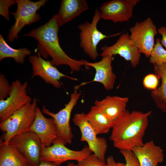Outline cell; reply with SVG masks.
Returning a JSON list of instances; mask_svg holds the SVG:
<instances>
[{
	"label": "cell",
	"mask_w": 166,
	"mask_h": 166,
	"mask_svg": "<svg viewBox=\"0 0 166 166\" xmlns=\"http://www.w3.org/2000/svg\"><path fill=\"white\" fill-rule=\"evenodd\" d=\"M59 27L55 14L46 23L33 29L23 36L30 37L37 41L38 44L35 50L37 55L46 59L49 56L51 58L50 61L54 66H69L71 73H73L79 71L83 66H85L87 60L72 59L64 51L59 41Z\"/></svg>",
	"instance_id": "cell-1"
},
{
	"label": "cell",
	"mask_w": 166,
	"mask_h": 166,
	"mask_svg": "<svg viewBox=\"0 0 166 166\" xmlns=\"http://www.w3.org/2000/svg\"><path fill=\"white\" fill-rule=\"evenodd\" d=\"M151 111L143 113L126 110L113 121L109 137L114 147L120 150H131L142 145Z\"/></svg>",
	"instance_id": "cell-2"
},
{
	"label": "cell",
	"mask_w": 166,
	"mask_h": 166,
	"mask_svg": "<svg viewBox=\"0 0 166 166\" xmlns=\"http://www.w3.org/2000/svg\"><path fill=\"white\" fill-rule=\"evenodd\" d=\"M37 101L34 98L32 102L1 121L0 128L4 134L0 143L8 144L13 137L28 131L35 118Z\"/></svg>",
	"instance_id": "cell-3"
},
{
	"label": "cell",
	"mask_w": 166,
	"mask_h": 166,
	"mask_svg": "<svg viewBox=\"0 0 166 166\" xmlns=\"http://www.w3.org/2000/svg\"><path fill=\"white\" fill-rule=\"evenodd\" d=\"M79 87L74 86L73 92L70 96L69 101L57 113H54L50 111L45 106L42 107V113L50 116L53 119L58 135L56 142H60L65 145L72 143L73 135L70 124V120L72 111L81 96V93L78 90Z\"/></svg>",
	"instance_id": "cell-4"
},
{
	"label": "cell",
	"mask_w": 166,
	"mask_h": 166,
	"mask_svg": "<svg viewBox=\"0 0 166 166\" xmlns=\"http://www.w3.org/2000/svg\"><path fill=\"white\" fill-rule=\"evenodd\" d=\"M17 8L15 12L10 13L15 20L10 30L7 37L9 41L17 39L18 34L26 25H30L39 20L40 15L37 11L45 5L47 0L33 2L30 0H16Z\"/></svg>",
	"instance_id": "cell-5"
},
{
	"label": "cell",
	"mask_w": 166,
	"mask_h": 166,
	"mask_svg": "<svg viewBox=\"0 0 166 166\" xmlns=\"http://www.w3.org/2000/svg\"><path fill=\"white\" fill-rule=\"evenodd\" d=\"M101 19L100 11L98 8H97L91 22H85L78 27L80 31V46L85 53L94 60H96L99 56L97 46L101 41L121 34L118 33L108 36L103 34L97 28L98 23Z\"/></svg>",
	"instance_id": "cell-6"
},
{
	"label": "cell",
	"mask_w": 166,
	"mask_h": 166,
	"mask_svg": "<svg viewBox=\"0 0 166 166\" xmlns=\"http://www.w3.org/2000/svg\"><path fill=\"white\" fill-rule=\"evenodd\" d=\"M88 146H85L79 150L70 149L60 142L53 143L46 147L42 145L41 160L49 162L58 166L69 160L79 162L92 154Z\"/></svg>",
	"instance_id": "cell-7"
},
{
	"label": "cell",
	"mask_w": 166,
	"mask_h": 166,
	"mask_svg": "<svg viewBox=\"0 0 166 166\" xmlns=\"http://www.w3.org/2000/svg\"><path fill=\"white\" fill-rule=\"evenodd\" d=\"M73 121L80 130L81 141L86 142L92 152L101 161L105 162V156L108 148L106 140L104 137L97 136V134L88 121L86 114L83 112L76 113Z\"/></svg>",
	"instance_id": "cell-8"
},
{
	"label": "cell",
	"mask_w": 166,
	"mask_h": 166,
	"mask_svg": "<svg viewBox=\"0 0 166 166\" xmlns=\"http://www.w3.org/2000/svg\"><path fill=\"white\" fill-rule=\"evenodd\" d=\"M130 39L138 49L147 57H149L155 45V37L157 34L156 25L152 19L148 17L136 22L129 29Z\"/></svg>",
	"instance_id": "cell-9"
},
{
	"label": "cell",
	"mask_w": 166,
	"mask_h": 166,
	"mask_svg": "<svg viewBox=\"0 0 166 166\" xmlns=\"http://www.w3.org/2000/svg\"><path fill=\"white\" fill-rule=\"evenodd\" d=\"M28 83H22L19 80L13 81L11 85L9 96L0 100V120L8 118L26 104L31 102V98L27 95Z\"/></svg>",
	"instance_id": "cell-10"
},
{
	"label": "cell",
	"mask_w": 166,
	"mask_h": 166,
	"mask_svg": "<svg viewBox=\"0 0 166 166\" xmlns=\"http://www.w3.org/2000/svg\"><path fill=\"white\" fill-rule=\"evenodd\" d=\"M9 144L18 149L29 165L37 166L40 163L42 145L34 133L28 131L24 132L13 137Z\"/></svg>",
	"instance_id": "cell-11"
},
{
	"label": "cell",
	"mask_w": 166,
	"mask_h": 166,
	"mask_svg": "<svg viewBox=\"0 0 166 166\" xmlns=\"http://www.w3.org/2000/svg\"><path fill=\"white\" fill-rule=\"evenodd\" d=\"M140 0H112L104 2L100 7L101 18L114 22L128 21L134 7Z\"/></svg>",
	"instance_id": "cell-12"
},
{
	"label": "cell",
	"mask_w": 166,
	"mask_h": 166,
	"mask_svg": "<svg viewBox=\"0 0 166 166\" xmlns=\"http://www.w3.org/2000/svg\"><path fill=\"white\" fill-rule=\"evenodd\" d=\"M101 49L102 57L119 55L126 61H130L131 66L134 68L136 67L139 63L140 53L130 39L128 33L121 34L113 45H105Z\"/></svg>",
	"instance_id": "cell-13"
},
{
	"label": "cell",
	"mask_w": 166,
	"mask_h": 166,
	"mask_svg": "<svg viewBox=\"0 0 166 166\" xmlns=\"http://www.w3.org/2000/svg\"><path fill=\"white\" fill-rule=\"evenodd\" d=\"M29 61L32 65L33 75L40 77L46 83L51 84L55 88L61 87L60 80L63 77L76 80L60 72L50 61L45 60L40 56L30 55Z\"/></svg>",
	"instance_id": "cell-14"
},
{
	"label": "cell",
	"mask_w": 166,
	"mask_h": 166,
	"mask_svg": "<svg viewBox=\"0 0 166 166\" xmlns=\"http://www.w3.org/2000/svg\"><path fill=\"white\" fill-rule=\"evenodd\" d=\"M37 107L35 119L28 131L38 136L43 146L49 147L56 142L58 135L53 119L45 117Z\"/></svg>",
	"instance_id": "cell-15"
},
{
	"label": "cell",
	"mask_w": 166,
	"mask_h": 166,
	"mask_svg": "<svg viewBox=\"0 0 166 166\" xmlns=\"http://www.w3.org/2000/svg\"><path fill=\"white\" fill-rule=\"evenodd\" d=\"M113 58V56L108 55L102 57L101 60L97 62H90L86 61L85 66L92 67L96 71L94 78L90 82L101 83L107 90L113 88L116 76L113 72L112 66Z\"/></svg>",
	"instance_id": "cell-16"
},
{
	"label": "cell",
	"mask_w": 166,
	"mask_h": 166,
	"mask_svg": "<svg viewBox=\"0 0 166 166\" xmlns=\"http://www.w3.org/2000/svg\"><path fill=\"white\" fill-rule=\"evenodd\" d=\"M132 151L140 166H158L164 160L163 149L156 145L153 140L146 142L141 146L135 147Z\"/></svg>",
	"instance_id": "cell-17"
},
{
	"label": "cell",
	"mask_w": 166,
	"mask_h": 166,
	"mask_svg": "<svg viewBox=\"0 0 166 166\" xmlns=\"http://www.w3.org/2000/svg\"><path fill=\"white\" fill-rule=\"evenodd\" d=\"M88 9L85 0H62L59 11L56 14L59 26L71 21Z\"/></svg>",
	"instance_id": "cell-18"
},
{
	"label": "cell",
	"mask_w": 166,
	"mask_h": 166,
	"mask_svg": "<svg viewBox=\"0 0 166 166\" xmlns=\"http://www.w3.org/2000/svg\"><path fill=\"white\" fill-rule=\"evenodd\" d=\"M128 100V97L108 96L101 100H95L94 105L100 108L113 121L126 110Z\"/></svg>",
	"instance_id": "cell-19"
},
{
	"label": "cell",
	"mask_w": 166,
	"mask_h": 166,
	"mask_svg": "<svg viewBox=\"0 0 166 166\" xmlns=\"http://www.w3.org/2000/svg\"><path fill=\"white\" fill-rule=\"evenodd\" d=\"M86 116L97 135L108 133L112 128L113 121L96 105L92 106Z\"/></svg>",
	"instance_id": "cell-20"
},
{
	"label": "cell",
	"mask_w": 166,
	"mask_h": 166,
	"mask_svg": "<svg viewBox=\"0 0 166 166\" xmlns=\"http://www.w3.org/2000/svg\"><path fill=\"white\" fill-rule=\"evenodd\" d=\"M24 156L14 146L0 143V166H28Z\"/></svg>",
	"instance_id": "cell-21"
},
{
	"label": "cell",
	"mask_w": 166,
	"mask_h": 166,
	"mask_svg": "<svg viewBox=\"0 0 166 166\" xmlns=\"http://www.w3.org/2000/svg\"><path fill=\"white\" fill-rule=\"evenodd\" d=\"M155 74L161 80L160 87L151 92V97L156 107L166 112V63L154 64Z\"/></svg>",
	"instance_id": "cell-22"
},
{
	"label": "cell",
	"mask_w": 166,
	"mask_h": 166,
	"mask_svg": "<svg viewBox=\"0 0 166 166\" xmlns=\"http://www.w3.org/2000/svg\"><path fill=\"white\" fill-rule=\"evenodd\" d=\"M31 51L26 48L15 49L10 46L0 34V61L7 58H11L17 63H24L25 57L30 55Z\"/></svg>",
	"instance_id": "cell-23"
},
{
	"label": "cell",
	"mask_w": 166,
	"mask_h": 166,
	"mask_svg": "<svg viewBox=\"0 0 166 166\" xmlns=\"http://www.w3.org/2000/svg\"><path fill=\"white\" fill-rule=\"evenodd\" d=\"M149 62L153 65L166 63V50L163 47L159 38L156 39V43L149 57Z\"/></svg>",
	"instance_id": "cell-24"
},
{
	"label": "cell",
	"mask_w": 166,
	"mask_h": 166,
	"mask_svg": "<svg viewBox=\"0 0 166 166\" xmlns=\"http://www.w3.org/2000/svg\"><path fill=\"white\" fill-rule=\"evenodd\" d=\"M77 164L78 166H106L105 162L101 161L93 153L78 162Z\"/></svg>",
	"instance_id": "cell-25"
},
{
	"label": "cell",
	"mask_w": 166,
	"mask_h": 166,
	"mask_svg": "<svg viewBox=\"0 0 166 166\" xmlns=\"http://www.w3.org/2000/svg\"><path fill=\"white\" fill-rule=\"evenodd\" d=\"M8 81L4 76L0 73V100H3L9 96L11 89Z\"/></svg>",
	"instance_id": "cell-26"
},
{
	"label": "cell",
	"mask_w": 166,
	"mask_h": 166,
	"mask_svg": "<svg viewBox=\"0 0 166 166\" xmlns=\"http://www.w3.org/2000/svg\"><path fill=\"white\" fill-rule=\"evenodd\" d=\"M120 152L124 156L125 166H140L136 157L131 150H120Z\"/></svg>",
	"instance_id": "cell-27"
},
{
	"label": "cell",
	"mask_w": 166,
	"mask_h": 166,
	"mask_svg": "<svg viewBox=\"0 0 166 166\" xmlns=\"http://www.w3.org/2000/svg\"><path fill=\"white\" fill-rule=\"evenodd\" d=\"M158 83V78L155 74H149L147 75L143 80L144 87L147 89L153 90L157 88Z\"/></svg>",
	"instance_id": "cell-28"
},
{
	"label": "cell",
	"mask_w": 166,
	"mask_h": 166,
	"mask_svg": "<svg viewBox=\"0 0 166 166\" xmlns=\"http://www.w3.org/2000/svg\"><path fill=\"white\" fill-rule=\"evenodd\" d=\"M15 3L16 0H0V14L8 21H9L10 19L9 8L11 6Z\"/></svg>",
	"instance_id": "cell-29"
},
{
	"label": "cell",
	"mask_w": 166,
	"mask_h": 166,
	"mask_svg": "<svg viewBox=\"0 0 166 166\" xmlns=\"http://www.w3.org/2000/svg\"><path fill=\"white\" fill-rule=\"evenodd\" d=\"M158 33L162 36L161 40V43L162 45L166 48V27L162 26L157 30Z\"/></svg>",
	"instance_id": "cell-30"
},
{
	"label": "cell",
	"mask_w": 166,
	"mask_h": 166,
	"mask_svg": "<svg viewBox=\"0 0 166 166\" xmlns=\"http://www.w3.org/2000/svg\"><path fill=\"white\" fill-rule=\"evenodd\" d=\"M106 166H125V164L117 162L115 160L113 156H108L106 160Z\"/></svg>",
	"instance_id": "cell-31"
},
{
	"label": "cell",
	"mask_w": 166,
	"mask_h": 166,
	"mask_svg": "<svg viewBox=\"0 0 166 166\" xmlns=\"http://www.w3.org/2000/svg\"><path fill=\"white\" fill-rule=\"evenodd\" d=\"M74 164L73 163H69L68 164L64 166H72ZM28 166H32L30 165H29ZM37 166H58L55 164H54L52 163L44 161H41L40 164Z\"/></svg>",
	"instance_id": "cell-32"
},
{
	"label": "cell",
	"mask_w": 166,
	"mask_h": 166,
	"mask_svg": "<svg viewBox=\"0 0 166 166\" xmlns=\"http://www.w3.org/2000/svg\"><path fill=\"white\" fill-rule=\"evenodd\" d=\"M72 166H78V165L77 164H74Z\"/></svg>",
	"instance_id": "cell-33"
}]
</instances>
